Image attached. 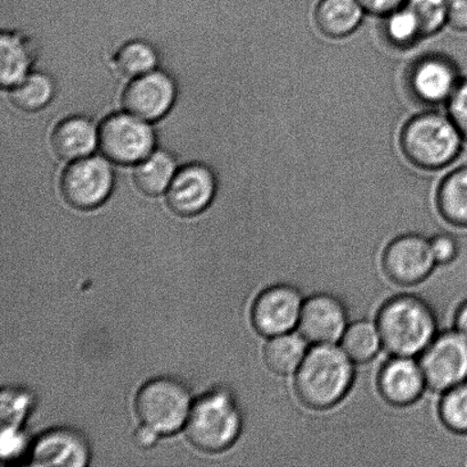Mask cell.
Segmentation results:
<instances>
[{
    "label": "cell",
    "mask_w": 467,
    "mask_h": 467,
    "mask_svg": "<svg viewBox=\"0 0 467 467\" xmlns=\"http://www.w3.org/2000/svg\"><path fill=\"white\" fill-rule=\"evenodd\" d=\"M354 365L337 343L315 345L295 374L296 397L308 409H332L349 393L355 381Z\"/></svg>",
    "instance_id": "6da1fadb"
},
{
    "label": "cell",
    "mask_w": 467,
    "mask_h": 467,
    "mask_svg": "<svg viewBox=\"0 0 467 467\" xmlns=\"http://www.w3.org/2000/svg\"><path fill=\"white\" fill-rule=\"evenodd\" d=\"M377 324L382 347L391 356L422 354L437 336V317L422 297L400 295L379 308Z\"/></svg>",
    "instance_id": "7a4b0ae2"
},
{
    "label": "cell",
    "mask_w": 467,
    "mask_h": 467,
    "mask_svg": "<svg viewBox=\"0 0 467 467\" xmlns=\"http://www.w3.org/2000/svg\"><path fill=\"white\" fill-rule=\"evenodd\" d=\"M463 136L450 116L430 111L410 118L400 132V149L410 163L436 171L455 161Z\"/></svg>",
    "instance_id": "3957f363"
},
{
    "label": "cell",
    "mask_w": 467,
    "mask_h": 467,
    "mask_svg": "<svg viewBox=\"0 0 467 467\" xmlns=\"http://www.w3.org/2000/svg\"><path fill=\"white\" fill-rule=\"evenodd\" d=\"M243 416L236 398L225 388L213 389L193 402L185 433L189 441L204 452H222L240 437Z\"/></svg>",
    "instance_id": "277c9868"
},
{
    "label": "cell",
    "mask_w": 467,
    "mask_h": 467,
    "mask_svg": "<svg viewBox=\"0 0 467 467\" xmlns=\"http://www.w3.org/2000/svg\"><path fill=\"white\" fill-rule=\"evenodd\" d=\"M192 406L189 388L172 378L150 379L140 387L135 400L140 424L160 436H171L185 428Z\"/></svg>",
    "instance_id": "5b68a950"
},
{
    "label": "cell",
    "mask_w": 467,
    "mask_h": 467,
    "mask_svg": "<svg viewBox=\"0 0 467 467\" xmlns=\"http://www.w3.org/2000/svg\"><path fill=\"white\" fill-rule=\"evenodd\" d=\"M99 144L109 161L137 164L153 152L155 136L148 121L130 113H116L100 125Z\"/></svg>",
    "instance_id": "8992f818"
},
{
    "label": "cell",
    "mask_w": 467,
    "mask_h": 467,
    "mask_svg": "<svg viewBox=\"0 0 467 467\" xmlns=\"http://www.w3.org/2000/svg\"><path fill=\"white\" fill-rule=\"evenodd\" d=\"M420 364L432 391L442 393L467 382V337L456 328L437 334Z\"/></svg>",
    "instance_id": "52a82bcc"
},
{
    "label": "cell",
    "mask_w": 467,
    "mask_h": 467,
    "mask_svg": "<svg viewBox=\"0 0 467 467\" xmlns=\"http://www.w3.org/2000/svg\"><path fill=\"white\" fill-rule=\"evenodd\" d=\"M114 173L102 158L75 160L63 171L59 189L67 204L78 210L99 207L111 194Z\"/></svg>",
    "instance_id": "ba28073f"
},
{
    "label": "cell",
    "mask_w": 467,
    "mask_h": 467,
    "mask_svg": "<svg viewBox=\"0 0 467 467\" xmlns=\"http://www.w3.org/2000/svg\"><path fill=\"white\" fill-rule=\"evenodd\" d=\"M430 240L419 234H405L389 243L382 255L387 277L398 285L413 286L427 279L436 267Z\"/></svg>",
    "instance_id": "9c48e42d"
},
{
    "label": "cell",
    "mask_w": 467,
    "mask_h": 467,
    "mask_svg": "<svg viewBox=\"0 0 467 467\" xmlns=\"http://www.w3.org/2000/svg\"><path fill=\"white\" fill-rule=\"evenodd\" d=\"M304 302L300 291L288 284L267 287L252 305V327L265 337L295 331Z\"/></svg>",
    "instance_id": "30bf717a"
},
{
    "label": "cell",
    "mask_w": 467,
    "mask_h": 467,
    "mask_svg": "<svg viewBox=\"0 0 467 467\" xmlns=\"http://www.w3.org/2000/svg\"><path fill=\"white\" fill-rule=\"evenodd\" d=\"M461 81L459 67L445 55H424L411 64L407 73L410 93L428 105L450 102Z\"/></svg>",
    "instance_id": "8fae6325"
},
{
    "label": "cell",
    "mask_w": 467,
    "mask_h": 467,
    "mask_svg": "<svg viewBox=\"0 0 467 467\" xmlns=\"http://www.w3.org/2000/svg\"><path fill=\"white\" fill-rule=\"evenodd\" d=\"M348 327L346 306L338 297L318 293L305 300L297 329L311 345L341 341Z\"/></svg>",
    "instance_id": "7c38bea8"
},
{
    "label": "cell",
    "mask_w": 467,
    "mask_h": 467,
    "mask_svg": "<svg viewBox=\"0 0 467 467\" xmlns=\"http://www.w3.org/2000/svg\"><path fill=\"white\" fill-rule=\"evenodd\" d=\"M166 193L172 213L193 217L212 203L216 193V178L205 164H187L176 171Z\"/></svg>",
    "instance_id": "4fadbf2b"
},
{
    "label": "cell",
    "mask_w": 467,
    "mask_h": 467,
    "mask_svg": "<svg viewBox=\"0 0 467 467\" xmlns=\"http://www.w3.org/2000/svg\"><path fill=\"white\" fill-rule=\"evenodd\" d=\"M175 99V82L167 73L153 70L134 78L123 93L122 104L128 113L149 122L166 116Z\"/></svg>",
    "instance_id": "5bb4252c"
},
{
    "label": "cell",
    "mask_w": 467,
    "mask_h": 467,
    "mask_svg": "<svg viewBox=\"0 0 467 467\" xmlns=\"http://www.w3.org/2000/svg\"><path fill=\"white\" fill-rule=\"evenodd\" d=\"M427 388L422 366L414 357L392 356L378 374L379 395L392 406L415 404Z\"/></svg>",
    "instance_id": "9a60e30c"
},
{
    "label": "cell",
    "mask_w": 467,
    "mask_h": 467,
    "mask_svg": "<svg viewBox=\"0 0 467 467\" xmlns=\"http://www.w3.org/2000/svg\"><path fill=\"white\" fill-rule=\"evenodd\" d=\"M90 451L87 439L76 430L57 428L41 434L31 450L32 466H72L88 464Z\"/></svg>",
    "instance_id": "2e32d148"
},
{
    "label": "cell",
    "mask_w": 467,
    "mask_h": 467,
    "mask_svg": "<svg viewBox=\"0 0 467 467\" xmlns=\"http://www.w3.org/2000/svg\"><path fill=\"white\" fill-rule=\"evenodd\" d=\"M50 143L58 158L75 161L93 152L99 143V134L89 119L70 117L55 127Z\"/></svg>",
    "instance_id": "e0dca14e"
},
{
    "label": "cell",
    "mask_w": 467,
    "mask_h": 467,
    "mask_svg": "<svg viewBox=\"0 0 467 467\" xmlns=\"http://www.w3.org/2000/svg\"><path fill=\"white\" fill-rule=\"evenodd\" d=\"M365 14L358 0H319L314 17L324 36L342 39L358 29Z\"/></svg>",
    "instance_id": "ac0fdd59"
},
{
    "label": "cell",
    "mask_w": 467,
    "mask_h": 467,
    "mask_svg": "<svg viewBox=\"0 0 467 467\" xmlns=\"http://www.w3.org/2000/svg\"><path fill=\"white\" fill-rule=\"evenodd\" d=\"M2 84L11 88L29 75L36 59V49L29 38L16 31L4 32L2 43Z\"/></svg>",
    "instance_id": "d6986e66"
},
{
    "label": "cell",
    "mask_w": 467,
    "mask_h": 467,
    "mask_svg": "<svg viewBox=\"0 0 467 467\" xmlns=\"http://www.w3.org/2000/svg\"><path fill=\"white\" fill-rule=\"evenodd\" d=\"M308 343L300 332L268 337L264 348L265 366L277 375H295L309 350Z\"/></svg>",
    "instance_id": "ffe728a7"
},
{
    "label": "cell",
    "mask_w": 467,
    "mask_h": 467,
    "mask_svg": "<svg viewBox=\"0 0 467 467\" xmlns=\"http://www.w3.org/2000/svg\"><path fill=\"white\" fill-rule=\"evenodd\" d=\"M437 208L451 225L467 227V167L457 168L443 178L437 191Z\"/></svg>",
    "instance_id": "44dd1931"
},
{
    "label": "cell",
    "mask_w": 467,
    "mask_h": 467,
    "mask_svg": "<svg viewBox=\"0 0 467 467\" xmlns=\"http://www.w3.org/2000/svg\"><path fill=\"white\" fill-rule=\"evenodd\" d=\"M176 171V164L171 155L162 150L152 152L137 163L134 171L135 184L144 194L157 196L167 192Z\"/></svg>",
    "instance_id": "7402d4cb"
},
{
    "label": "cell",
    "mask_w": 467,
    "mask_h": 467,
    "mask_svg": "<svg viewBox=\"0 0 467 467\" xmlns=\"http://www.w3.org/2000/svg\"><path fill=\"white\" fill-rule=\"evenodd\" d=\"M341 347L355 364L368 363L382 347L377 324L359 320L349 325L341 338Z\"/></svg>",
    "instance_id": "603a6c76"
},
{
    "label": "cell",
    "mask_w": 467,
    "mask_h": 467,
    "mask_svg": "<svg viewBox=\"0 0 467 467\" xmlns=\"http://www.w3.org/2000/svg\"><path fill=\"white\" fill-rule=\"evenodd\" d=\"M54 93V82L44 73H29L25 79L9 88L12 103L26 112L44 109L53 99Z\"/></svg>",
    "instance_id": "cb8c5ba5"
},
{
    "label": "cell",
    "mask_w": 467,
    "mask_h": 467,
    "mask_svg": "<svg viewBox=\"0 0 467 467\" xmlns=\"http://www.w3.org/2000/svg\"><path fill=\"white\" fill-rule=\"evenodd\" d=\"M384 18V35L395 47L409 48L424 39L418 18L406 5Z\"/></svg>",
    "instance_id": "d4e9b609"
},
{
    "label": "cell",
    "mask_w": 467,
    "mask_h": 467,
    "mask_svg": "<svg viewBox=\"0 0 467 467\" xmlns=\"http://www.w3.org/2000/svg\"><path fill=\"white\" fill-rule=\"evenodd\" d=\"M116 63L122 75L136 78L153 71L158 57L152 46L136 40L119 50Z\"/></svg>",
    "instance_id": "484cf974"
},
{
    "label": "cell",
    "mask_w": 467,
    "mask_h": 467,
    "mask_svg": "<svg viewBox=\"0 0 467 467\" xmlns=\"http://www.w3.org/2000/svg\"><path fill=\"white\" fill-rule=\"evenodd\" d=\"M439 418L450 431L467 434V382L442 392Z\"/></svg>",
    "instance_id": "4316f807"
},
{
    "label": "cell",
    "mask_w": 467,
    "mask_h": 467,
    "mask_svg": "<svg viewBox=\"0 0 467 467\" xmlns=\"http://www.w3.org/2000/svg\"><path fill=\"white\" fill-rule=\"evenodd\" d=\"M405 5L418 18L424 38L448 25L447 0H407Z\"/></svg>",
    "instance_id": "83f0119b"
},
{
    "label": "cell",
    "mask_w": 467,
    "mask_h": 467,
    "mask_svg": "<svg viewBox=\"0 0 467 467\" xmlns=\"http://www.w3.org/2000/svg\"><path fill=\"white\" fill-rule=\"evenodd\" d=\"M448 105V116L451 118L467 141V79L462 80Z\"/></svg>",
    "instance_id": "f1b7e54d"
},
{
    "label": "cell",
    "mask_w": 467,
    "mask_h": 467,
    "mask_svg": "<svg viewBox=\"0 0 467 467\" xmlns=\"http://www.w3.org/2000/svg\"><path fill=\"white\" fill-rule=\"evenodd\" d=\"M430 244L437 265H450L459 255V242L450 234H439L430 240Z\"/></svg>",
    "instance_id": "f546056e"
},
{
    "label": "cell",
    "mask_w": 467,
    "mask_h": 467,
    "mask_svg": "<svg viewBox=\"0 0 467 467\" xmlns=\"http://www.w3.org/2000/svg\"><path fill=\"white\" fill-rule=\"evenodd\" d=\"M448 26L467 32V0H447Z\"/></svg>",
    "instance_id": "4dcf8cb0"
},
{
    "label": "cell",
    "mask_w": 467,
    "mask_h": 467,
    "mask_svg": "<svg viewBox=\"0 0 467 467\" xmlns=\"http://www.w3.org/2000/svg\"><path fill=\"white\" fill-rule=\"evenodd\" d=\"M358 2L366 13L384 17L404 6L407 0H358Z\"/></svg>",
    "instance_id": "1f68e13d"
},
{
    "label": "cell",
    "mask_w": 467,
    "mask_h": 467,
    "mask_svg": "<svg viewBox=\"0 0 467 467\" xmlns=\"http://www.w3.org/2000/svg\"><path fill=\"white\" fill-rule=\"evenodd\" d=\"M160 434L155 432L154 430L140 424V427L136 430L134 441L141 450H150L157 443Z\"/></svg>",
    "instance_id": "d6a6232c"
},
{
    "label": "cell",
    "mask_w": 467,
    "mask_h": 467,
    "mask_svg": "<svg viewBox=\"0 0 467 467\" xmlns=\"http://www.w3.org/2000/svg\"><path fill=\"white\" fill-rule=\"evenodd\" d=\"M455 328L467 337V300L462 302L456 310Z\"/></svg>",
    "instance_id": "836d02e7"
}]
</instances>
